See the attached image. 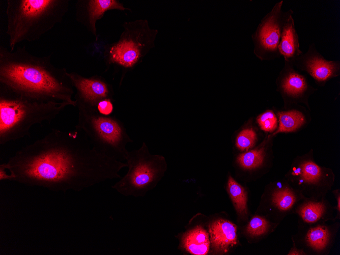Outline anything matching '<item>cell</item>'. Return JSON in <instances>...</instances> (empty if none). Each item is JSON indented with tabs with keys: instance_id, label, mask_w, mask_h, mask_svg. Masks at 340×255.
<instances>
[{
	"instance_id": "10",
	"label": "cell",
	"mask_w": 340,
	"mask_h": 255,
	"mask_svg": "<svg viewBox=\"0 0 340 255\" xmlns=\"http://www.w3.org/2000/svg\"><path fill=\"white\" fill-rule=\"evenodd\" d=\"M291 175L304 197L307 195L317 199L325 195L329 188L324 185L325 176L322 168L311 160H303L293 166Z\"/></svg>"
},
{
	"instance_id": "12",
	"label": "cell",
	"mask_w": 340,
	"mask_h": 255,
	"mask_svg": "<svg viewBox=\"0 0 340 255\" xmlns=\"http://www.w3.org/2000/svg\"><path fill=\"white\" fill-rule=\"evenodd\" d=\"M127 9L116 0L78 1L76 4V16L78 21L84 24L97 40L96 23L105 13L111 10Z\"/></svg>"
},
{
	"instance_id": "22",
	"label": "cell",
	"mask_w": 340,
	"mask_h": 255,
	"mask_svg": "<svg viewBox=\"0 0 340 255\" xmlns=\"http://www.w3.org/2000/svg\"><path fill=\"white\" fill-rule=\"evenodd\" d=\"M265 154L264 147H258L240 154L237 157V162L245 169H254L262 164Z\"/></svg>"
},
{
	"instance_id": "17",
	"label": "cell",
	"mask_w": 340,
	"mask_h": 255,
	"mask_svg": "<svg viewBox=\"0 0 340 255\" xmlns=\"http://www.w3.org/2000/svg\"><path fill=\"white\" fill-rule=\"evenodd\" d=\"M329 204L324 200L307 199L295 208V212L306 223L314 224L329 219Z\"/></svg>"
},
{
	"instance_id": "18",
	"label": "cell",
	"mask_w": 340,
	"mask_h": 255,
	"mask_svg": "<svg viewBox=\"0 0 340 255\" xmlns=\"http://www.w3.org/2000/svg\"><path fill=\"white\" fill-rule=\"evenodd\" d=\"M210 241L209 234L203 227L196 226L181 235L180 246L187 252L194 255L208 253Z\"/></svg>"
},
{
	"instance_id": "2",
	"label": "cell",
	"mask_w": 340,
	"mask_h": 255,
	"mask_svg": "<svg viewBox=\"0 0 340 255\" xmlns=\"http://www.w3.org/2000/svg\"><path fill=\"white\" fill-rule=\"evenodd\" d=\"M51 54L38 56L25 46L13 51L0 46V82L37 93L76 106L74 88L65 68L54 66Z\"/></svg>"
},
{
	"instance_id": "1",
	"label": "cell",
	"mask_w": 340,
	"mask_h": 255,
	"mask_svg": "<svg viewBox=\"0 0 340 255\" xmlns=\"http://www.w3.org/2000/svg\"><path fill=\"white\" fill-rule=\"evenodd\" d=\"M10 181L55 192L80 191L107 180L121 178L126 162L93 148L81 132L52 129L17 151L2 164Z\"/></svg>"
},
{
	"instance_id": "26",
	"label": "cell",
	"mask_w": 340,
	"mask_h": 255,
	"mask_svg": "<svg viewBox=\"0 0 340 255\" xmlns=\"http://www.w3.org/2000/svg\"><path fill=\"white\" fill-rule=\"evenodd\" d=\"M112 100L107 98L100 101L96 106L98 112L103 116H110L114 110Z\"/></svg>"
},
{
	"instance_id": "16",
	"label": "cell",
	"mask_w": 340,
	"mask_h": 255,
	"mask_svg": "<svg viewBox=\"0 0 340 255\" xmlns=\"http://www.w3.org/2000/svg\"><path fill=\"white\" fill-rule=\"evenodd\" d=\"M293 11L286 19L282 28L281 38L278 45L280 56L284 61L291 62L301 54L299 37L293 17Z\"/></svg>"
},
{
	"instance_id": "9",
	"label": "cell",
	"mask_w": 340,
	"mask_h": 255,
	"mask_svg": "<svg viewBox=\"0 0 340 255\" xmlns=\"http://www.w3.org/2000/svg\"><path fill=\"white\" fill-rule=\"evenodd\" d=\"M290 62L295 68L308 73L319 83L338 76L340 72L339 61L326 60L318 51L314 43L309 45L305 53Z\"/></svg>"
},
{
	"instance_id": "15",
	"label": "cell",
	"mask_w": 340,
	"mask_h": 255,
	"mask_svg": "<svg viewBox=\"0 0 340 255\" xmlns=\"http://www.w3.org/2000/svg\"><path fill=\"white\" fill-rule=\"evenodd\" d=\"M212 248L216 253H226L238 243L235 224L226 219H218L209 226Z\"/></svg>"
},
{
	"instance_id": "11",
	"label": "cell",
	"mask_w": 340,
	"mask_h": 255,
	"mask_svg": "<svg viewBox=\"0 0 340 255\" xmlns=\"http://www.w3.org/2000/svg\"><path fill=\"white\" fill-rule=\"evenodd\" d=\"M130 36L126 38L122 36L116 43L109 45L105 51V57L109 65L117 64L125 68L133 67L142 55L145 46L142 35Z\"/></svg>"
},
{
	"instance_id": "3",
	"label": "cell",
	"mask_w": 340,
	"mask_h": 255,
	"mask_svg": "<svg viewBox=\"0 0 340 255\" xmlns=\"http://www.w3.org/2000/svg\"><path fill=\"white\" fill-rule=\"evenodd\" d=\"M70 104L0 82V144L30 135L35 125L53 120Z\"/></svg>"
},
{
	"instance_id": "14",
	"label": "cell",
	"mask_w": 340,
	"mask_h": 255,
	"mask_svg": "<svg viewBox=\"0 0 340 255\" xmlns=\"http://www.w3.org/2000/svg\"><path fill=\"white\" fill-rule=\"evenodd\" d=\"M277 83L283 95L293 100L305 97L309 90L305 77L295 70L291 62L286 61H284Z\"/></svg>"
},
{
	"instance_id": "4",
	"label": "cell",
	"mask_w": 340,
	"mask_h": 255,
	"mask_svg": "<svg viewBox=\"0 0 340 255\" xmlns=\"http://www.w3.org/2000/svg\"><path fill=\"white\" fill-rule=\"evenodd\" d=\"M68 0H7L6 33L11 51L23 41L34 42L60 23Z\"/></svg>"
},
{
	"instance_id": "8",
	"label": "cell",
	"mask_w": 340,
	"mask_h": 255,
	"mask_svg": "<svg viewBox=\"0 0 340 255\" xmlns=\"http://www.w3.org/2000/svg\"><path fill=\"white\" fill-rule=\"evenodd\" d=\"M68 76L76 90L74 100L76 103L96 109L101 100L112 99V86L102 77L95 75L87 78L74 72H68Z\"/></svg>"
},
{
	"instance_id": "21",
	"label": "cell",
	"mask_w": 340,
	"mask_h": 255,
	"mask_svg": "<svg viewBox=\"0 0 340 255\" xmlns=\"http://www.w3.org/2000/svg\"><path fill=\"white\" fill-rule=\"evenodd\" d=\"M279 125L274 135L279 132H290L295 130L305 122V117L299 110L292 109L277 112Z\"/></svg>"
},
{
	"instance_id": "20",
	"label": "cell",
	"mask_w": 340,
	"mask_h": 255,
	"mask_svg": "<svg viewBox=\"0 0 340 255\" xmlns=\"http://www.w3.org/2000/svg\"><path fill=\"white\" fill-rule=\"evenodd\" d=\"M227 191L232 200L238 217L245 219L248 216L247 193L245 189L230 176Z\"/></svg>"
},
{
	"instance_id": "23",
	"label": "cell",
	"mask_w": 340,
	"mask_h": 255,
	"mask_svg": "<svg viewBox=\"0 0 340 255\" xmlns=\"http://www.w3.org/2000/svg\"><path fill=\"white\" fill-rule=\"evenodd\" d=\"M276 225V223L271 222L264 217L257 215L250 219L245 230L249 236L259 237L272 231Z\"/></svg>"
},
{
	"instance_id": "24",
	"label": "cell",
	"mask_w": 340,
	"mask_h": 255,
	"mask_svg": "<svg viewBox=\"0 0 340 255\" xmlns=\"http://www.w3.org/2000/svg\"><path fill=\"white\" fill-rule=\"evenodd\" d=\"M256 133L251 129H245L241 131L236 138V146L241 151H247L255 144Z\"/></svg>"
},
{
	"instance_id": "6",
	"label": "cell",
	"mask_w": 340,
	"mask_h": 255,
	"mask_svg": "<svg viewBox=\"0 0 340 255\" xmlns=\"http://www.w3.org/2000/svg\"><path fill=\"white\" fill-rule=\"evenodd\" d=\"M127 173L112 188L125 196L143 197L162 176L166 163L162 156L151 155L146 143L138 149L128 152Z\"/></svg>"
},
{
	"instance_id": "28",
	"label": "cell",
	"mask_w": 340,
	"mask_h": 255,
	"mask_svg": "<svg viewBox=\"0 0 340 255\" xmlns=\"http://www.w3.org/2000/svg\"><path fill=\"white\" fill-rule=\"evenodd\" d=\"M333 194L336 198V210L337 211V214L339 216L340 212V193L339 190L338 189L335 190L333 191Z\"/></svg>"
},
{
	"instance_id": "7",
	"label": "cell",
	"mask_w": 340,
	"mask_h": 255,
	"mask_svg": "<svg viewBox=\"0 0 340 255\" xmlns=\"http://www.w3.org/2000/svg\"><path fill=\"white\" fill-rule=\"evenodd\" d=\"M284 1L277 2L262 19L256 32L252 35L254 43V52L262 61L279 58L278 50L282 28L292 9L282 10Z\"/></svg>"
},
{
	"instance_id": "27",
	"label": "cell",
	"mask_w": 340,
	"mask_h": 255,
	"mask_svg": "<svg viewBox=\"0 0 340 255\" xmlns=\"http://www.w3.org/2000/svg\"><path fill=\"white\" fill-rule=\"evenodd\" d=\"M288 255H303L306 254V253L302 250L296 247L293 245V247L291 249L288 253Z\"/></svg>"
},
{
	"instance_id": "13",
	"label": "cell",
	"mask_w": 340,
	"mask_h": 255,
	"mask_svg": "<svg viewBox=\"0 0 340 255\" xmlns=\"http://www.w3.org/2000/svg\"><path fill=\"white\" fill-rule=\"evenodd\" d=\"M268 197V211L273 220L283 218L304 197L298 191L281 184L274 187Z\"/></svg>"
},
{
	"instance_id": "5",
	"label": "cell",
	"mask_w": 340,
	"mask_h": 255,
	"mask_svg": "<svg viewBox=\"0 0 340 255\" xmlns=\"http://www.w3.org/2000/svg\"><path fill=\"white\" fill-rule=\"evenodd\" d=\"M78 118L75 130L83 134L96 150L117 160L124 161L133 141L124 123L115 117L99 114L97 109L76 103Z\"/></svg>"
},
{
	"instance_id": "25",
	"label": "cell",
	"mask_w": 340,
	"mask_h": 255,
	"mask_svg": "<svg viewBox=\"0 0 340 255\" xmlns=\"http://www.w3.org/2000/svg\"><path fill=\"white\" fill-rule=\"evenodd\" d=\"M257 121L261 128L266 132H272L277 127V119L272 110H268L260 115Z\"/></svg>"
},
{
	"instance_id": "19",
	"label": "cell",
	"mask_w": 340,
	"mask_h": 255,
	"mask_svg": "<svg viewBox=\"0 0 340 255\" xmlns=\"http://www.w3.org/2000/svg\"><path fill=\"white\" fill-rule=\"evenodd\" d=\"M332 229L324 224L310 227L304 237L305 245L317 253L325 252L329 249L333 242Z\"/></svg>"
}]
</instances>
